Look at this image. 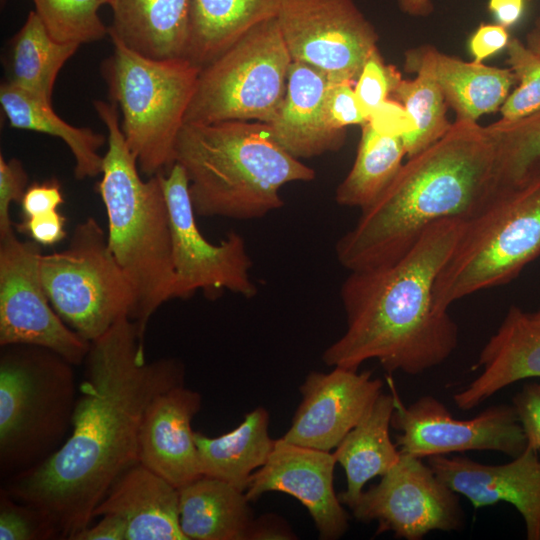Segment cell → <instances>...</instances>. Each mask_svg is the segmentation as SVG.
I'll list each match as a JSON object with an SVG mask.
<instances>
[{"instance_id":"3957f363","label":"cell","mask_w":540,"mask_h":540,"mask_svg":"<svg viewBox=\"0 0 540 540\" xmlns=\"http://www.w3.org/2000/svg\"><path fill=\"white\" fill-rule=\"evenodd\" d=\"M497 183V144L489 126L455 121L435 143L408 158L357 223L339 238L335 253L350 271L390 264L433 224L468 219Z\"/></svg>"},{"instance_id":"f1b7e54d","label":"cell","mask_w":540,"mask_h":540,"mask_svg":"<svg viewBox=\"0 0 540 540\" xmlns=\"http://www.w3.org/2000/svg\"><path fill=\"white\" fill-rule=\"evenodd\" d=\"M0 104L11 127L60 138L74 157L77 179L101 174L103 156L98 150L107 140L103 134L67 123L55 113L52 103L6 81L0 86Z\"/></svg>"},{"instance_id":"9a60e30c","label":"cell","mask_w":540,"mask_h":540,"mask_svg":"<svg viewBox=\"0 0 540 540\" xmlns=\"http://www.w3.org/2000/svg\"><path fill=\"white\" fill-rule=\"evenodd\" d=\"M38 245L15 235L0 240V345L40 346L80 365L91 342L53 309L41 282Z\"/></svg>"},{"instance_id":"8fae6325","label":"cell","mask_w":540,"mask_h":540,"mask_svg":"<svg viewBox=\"0 0 540 540\" xmlns=\"http://www.w3.org/2000/svg\"><path fill=\"white\" fill-rule=\"evenodd\" d=\"M394 399L391 427L399 432L395 443L401 453L419 458L466 451L491 450L512 458L527 440L512 404L488 407L471 419H457L437 398L425 395L406 406L390 375L386 377Z\"/></svg>"},{"instance_id":"60d3db41","label":"cell","mask_w":540,"mask_h":540,"mask_svg":"<svg viewBox=\"0 0 540 540\" xmlns=\"http://www.w3.org/2000/svg\"><path fill=\"white\" fill-rule=\"evenodd\" d=\"M63 202L60 183L56 179H50L28 186L20 205L23 218H29L57 210Z\"/></svg>"},{"instance_id":"9c48e42d","label":"cell","mask_w":540,"mask_h":540,"mask_svg":"<svg viewBox=\"0 0 540 540\" xmlns=\"http://www.w3.org/2000/svg\"><path fill=\"white\" fill-rule=\"evenodd\" d=\"M291 63L277 17L261 22L201 68L184 123L270 124L283 104Z\"/></svg>"},{"instance_id":"f907efd6","label":"cell","mask_w":540,"mask_h":540,"mask_svg":"<svg viewBox=\"0 0 540 540\" xmlns=\"http://www.w3.org/2000/svg\"><path fill=\"white\" fill-rule=\"evenodd\" d=\"M533 320L540 326V309L535 313H530Z\"/></svg>"},{"instance_id":"ffe728a7","label":"cell","mask_w":540,"mask_h":540,"mask_svg":"<svg viewBox=\"0 0 540 540\" xmlns=\"http://www.w3.org/2000/svg\"><path fill=\"white\" fill-rule=\"evenodd\" d=\"M477 365L481 373L453 396L460 410H472L518 381L540 378V326L531 314L511 306Z\"/></svg>"},{"instance_id":"e575fe53","label":"cell","mask_w":540,"mask_h":540,"mask_svg":"<svg viewBox=\"0 0 540 540\" xmlns=\"http://www.w3.org/2000/svg\"><path fill=\"white\" fill-rule=\"evenodd\" d=\"M508 68L516 88L500 107L501 121H514L540 111V54L516 37L506 47Z\"/></svg>"},{"instance_id":"4dcf8cb0","label":"cell","mask_w":540,"mask_h":540,"mask_svg":"<svg viewBox=\"0 0 540 540\" xmlns=\"http://www.w3.org/2000/svg\"><path fill=\"white\" fill-rule=\"evenodd\" d=\"M362 127L360 142L351 170L338 185L335 200L341 206H372L388 188L406 156L401 136L377 131L369 122Z\"/></svg>"},{"instance_id":"836d02e7","label":"cell","mask_w":540,"mask_h":540,"mask_svg":"<svg viewBox=\"0 0 540 540\" xmlns=\"http://www.w3.org/2000/svg\"><path fill=\"white\" fill-rule=\"evenodd\" d=\"M497 144V182L521 175L540 162V111L514 121L488 125Z\"/></svg>"},{"instance_id":"8992f818","label":"cell","mask_w":540,"mask_h":540,"mask_svg":"<svg viewBox=\"0 0 540 540\" xmlns=\"http://www.w3.org/2000/svg\"><path fill=\"white\" fill-rule=\"evenodd\" d=\"M540 255V162L497 182L466 220L434 283V303L451 304L477 291L505 285Z\"/></svg>"},{"instance_id":"44dd1931","label":"cell","mask_w":540,"mask_h":540,"mask_svg":"<svg viewBox=\"0 0 540 540\" xmlns=\"http://www.w3.org/2000/svg\"><path fill=\"white\" fill-rule=\"evenodd\" d=\"M329 82L319 70L292 61L283 104L268 125L275 142L299 160L336 151L345 141V132L334 130L327 120Z\"/></svg>"},{"instance_id":"7dc6e473","label":"cell","mask_w":540,"mask_h":540,"mask_svg":"<svg viewBox=\"0 0 540 540\" xmlns=\"http://www.w3.org/2000/svg\"><path fill=\"white\" fill-rule=\"evenodd\" d=\"M527 0H489L488 10L497 23L505 28H511L522 17Z\"/></svg>"},{"instance_id":"681fc988","label":"cell","mask_w":540,"mask_h":540,"mask_svg":"<svg viewBox=\"0 0 540 540\" xmlns=\"http://www.w3.org/2000/svg\"><path fill=\"white\" fill-rule=\"evenodd\" d=\"M525 44L540 54V16L535 20L532 28L527 33Z\"/></svg>"},{"instance_id":"ee69618b","label":"cell","mask_w":540,"mask_h":540,"mask_svg":"<svg viewBox=\"0 0 540 540\" xmlns=\"http://www.w3.org/2000/svg\"><path fill=\"white\" fill-rule=\"evenodd\" d=\"M368 122L379 132L401 137L413 130L411 120L404 108L395 100L390 99L371 115Z\"/></svg>"},{"instance_id":"c3c4849f","label":"cell","mask_w":540,"mask_h":540,"mask_svg":"<svg viewBox=\"0 0 540 540\" xmlns=\"http://www.w3.org/2000/svg\"><path fill=\"white\" fill-rule=\"evenodd\" d=\"M399 8L413 17H427L434 8L431 0H396Z\"/></svg>"},{"instance_id":"5bb4252c","label":"cell","mask_w":540,"mask_h":540,"mask_svg":"<svg viewBox=\"0 0 540 540\" xmlns=\"http://www.w3.org/2000/svg\"><path fill=\"white\" fill-rule=\"evenodd\" d=\"M459 494L449 488L422 458L401 453L381 480L349 506L357 521L377 522L376 535L421 540L431 531L463 527Z\"/></svg>"},{"instance_id":"4316f807","label":"cell","mask_w":540,"mask_h":540,"mask_svg":"<svg viewBox=\"0 0 540 540\" xmlns=\"http://www.w3.org/2000/svg\"><path fill=\"white\" fill-rule=\"evenodd\" d=\"M285 0H189L184 58L200 68L225 52L250 29L277 17Z\"/></svg>"},{"instance_id":"6da1fadb","label":"cell","mask_w":540,"mask_h":540,"mask_svg":"<svg viewBox=\"0 0 540 540\" xmlns=\"http://www.w3.org/2000/svg\"><path fill=\"white\" fill-rule=\"evenodd\" d=\"M85 362L69 436L3 488L45 512L59 538L68 540L92 523L114 482L138 463L139 429L150 402L184 384L179 360H145L143 341L129 316L91 342Z\"/></svg>"},{"instance_id":"30bf717a","label":"cell","mask_w":540,"mask_h":540,"mask_svg":"<svg viewBox=\"0 0 540 540\" xmlns=\"http://www.w3.org/2000/svg\"><path fill=\"white\" fill-rule=\"evenodd\" d=\"M39 270L53 309L89 342L132 314V287L109 249L107 235L93 217L75 227L67 249L41 253Z\"/></svg>"},{"instance_id":"484cf974","label":"cell","mask_w":540,"mask_h":540,"mask_svg":"<svg viewBox=\"0 0 540 540\" xmlns=\"http://www.w3.org/2000/svg\"><path fill=\"white\" fill-rule=\"evenodd\" d=\"M394 408L392 394L382 392L335 448L333 455L346 475V489L338 494L343 505L349 507L369 480L383 476L399 461L401 451L390 437Z\"/></svg>"},{"instance_id":"ac0fdd59","label":"cell","mask_w":540,"mask_h":540,"mask_svg":"<svg viewBox=\"0 0 540 540\" xmlns=\"http://www.w3.org/2000/svg\"><path fill=\"white\" fill-rule=\"evenodd\" d=\"M427 464L474 509L505 502L521 514L528 540H540V450L526 446L504 464H484L467 457L435 455Z\"/></svg>"},{"instance_id":"1f68e13d","label":"cell","mask_w":540,"mask_h":540,"mask_svg":"<svg viewBox=\"0 0 540 540\" xmlns=\"http://www.w3.org/2000/svg\"><path fill=\"white\" fill-rule=\"evenodd\" d=\"M404 69L416 74L412 80L400 79L391 95L406 111L413 130L402 137L408 158L423 151L451 128L447 103L428 65L411 50L405 52Z\"/></svg>"},{"instance_id":"603a6c76","label":"cell","mask_w":540,"mask_h":540,"mask_svg":"<svg viewBox=\"0 0 540 540\" xmlns=\"http://www.w3.org/2000/svg\"><path fill=\"white\" fill-rule=\"evenodd\" d=\"M431 69L455 121L477 122L486 113L502 106L516 78L509 68L465 62L432 45L410 49Z\"/></svg>"},{"instance_id":"bcb514c9","label":"cell","mask_w":540,"mask_h":540,"mask_svg":"<svg viewBox=\"0 0 540 540\" xmlns=\"http://www.w3.org/2000/svg\"><path fill=\"white\" fill-rule=\"evenodd\" d=\"M296 538L288 523L275 514H265L255 518L249 534V540H292Z\"/></svg>"},{"instance_id":"b9f144b4","label":"cell","mask_w":540,"mask_h":540,"mask_svg":"<svg viewBox=\"0 0 540 540\" xmlns=\"http://www.w3.org/2000/svg\"><path fill=\"white\" fill-rule=\"evenodd\" d=\"M65 217L57 210L23 218L16 224L18 231L31 237L36 243L44 246L54 245L66 236Z\"/></svg>"},{"instance_id":"f35d334b","label":"cell","mask_w":540,"mask_h":540,"mask_svg":"<svg viewBox=\"0 0 540 540\" xmlns=\"http://www.w3.org/2000/svg\"><path fill=\"white\" fill-rule=\"evenodd\" d=\"M352 82H329L325 98V112L329 125L345 132L350 125H364L367 121L357 101Z\"/></svg>"},{"instance_id":"f6af8a7d","label":"cell","mask_w":540,"mask_h":540,"mask_svg":"<svg viewBox=\"0 0 540 540\" xmlns=\"http://www.w3.org/2000/svg\"><path fill=\"white\" fill-rule=\"evenodd\" d=\"M78 532L73 540H126V524L118 516L105 514Z\"/></svg>"},{"instance_id":"e0dca14e","label":"cell","mask_w":540,"mask_h":540,"mask_svg":"<svg viewBox=\"0 0 540 540\" xmlns=\"http://www.w3.org/2000/svg\"><path fill=\"white\" fill-rule=\"evenodd\" d=\"M336 464L330 451L276 439L266 463L251 476L245 495L254 502L268 492L288 494L306 507L320 539H339L348 529V515L334 490Z\"/></svg>"},{"instance_id":"5b68a950","label":"cell","mask_w":540,"mask_h":540,"mask_svg":"<svg viewBox=\"0 0 540 540\" xmlns=\"http://www.w3.org/2000/svg\"><path fill=\"white\" fill-rule=\"evenodd\" d=\"M93 105L108 132L97 184L108 218V246L132 287L135 304L130 319L143 341L151 316L173 299L175 273L163 173L142 180L121 130L118 107L102 100Z\"/></svg>"},{"instance_id":"52a82bcc","label":"cell","mask_w":540,"mask_h":540,"mask_svg":"<svg viewBox=\"0 0 540 540\" xmlns=\"http://www.w3.org/2000/svg\"><path fill=\"white\" fill-rule=\"evenodd\" d=\"M73 366L44 347L1 346V475L28 470L57 450L78 395Z\"/></svg>"},{"instance_id":"cb8c5ba5","label":"cell","mask_w":540,"mask_h":540,"mask_svg":"<svg viewBox=\"0 0 540 540\" xmlns=\"http://www.w3.org/2000/svg\"><path fill=\"white\" fill-rule=\"evenodd\" d=\"M110 6V37L149 58H184L189 0H113Z\"/></svg>"},{"instance_id":"d6a6232c","label":"cell","mask_w":540,"mask_h":540,"mask_svg":"<svg viewBox=\"0 0 540 540\" xmlns=\"http://www.w3.org/2000/svg\"><path fill=\"white\" fill-rule=\"evenodd\" d=\"M112 1L32 0L34 11L54 39L78 45L98 41L108 34L98 12Z\"/></svg>"},{"instance_id":"7402d4cb","label":"cell","mask_w":540,"mask_h":540,"mask_svg":"<svg viewBox=\"0 0 540 540\" xmlns=\"http://www.w3.org/2000/svg\"><path fill=\"white\" fill-rule=\"evenodd\" d=\"M126 524V540H186L179 522V489L140 463L126 470L94 511Z\"/></svg>"},{"instance_id":"d6986e66","label":"cell","mask_w":540,"mask_h":540,"mask_svg":"<svg viewBox=\"0 0 540 540\" xmlns=\"http://www.w3.org/2000/svg\"><path fill=\"white\" fill-rule=\"evenodd\" d=\"M201 395L177 385L156 395L145 410L138 435V463L176 488L201 477L191 422Z\"/></svg>"},{"instance_id":"7a4b0ae2","label":"cell","mask_w":540,"mask_h":540,"mask_svg":"<svg viewBox=\"0 0 540 540\" xmlns=\"http://www.w3.org/2000/svg\"><path fill=\"white\" fill-rule=\"evenodd\" d=\"M463 224L441 220L394 262L349 272L340 290L346 330L323 352L326 365L359 369L373 359L388 374L415 376L451 356L458 327L448 311L436 308L433 289Z\"/></svg>"},{"instance_id":"ba28073f","label":"cell","mask_w":540,"mask_h":540,"mask_svg":"<svg viewBox=\"0 0 540 540\" xmlns=\"http://www.w3.org/2000/svg\"><path fill=\"white\" fill-rule=\"evenodd\" d=\"M102 64L110 98L122 114L126 144L141 173L169 171L201 68L186 58L153 59L111 37Z\"/></svg>"},{"instance_id":"7bdbcfd3","label":"cell","mask_w":540,"mask_h":540,"mask_svg":"<svg viewBox=\"0 0 540 540\" xmlns=\"http://www.w3.org/2000/svg\"><path fill=\"white\" fill-rule=\"evenodd\" d=\"M510 38L507 28L498 23L479 25L469 40L473 61L482 63L484 59L506 48Z\"/></svg>"},{"instance_id":"2e32d148","label":"cell","mask_w":540,"mask_h":540,"mask_svg":"<svg viewBox=\"0 0 540 540\" xmlns=\"http://www.w3.org/2000/svg\"><path fill=\"white\" fill-rule=\"evenodd\" d=\"M312 371L302 385V400L281 437L299 446L331 451L357 425L382 393L383 382L371 371L333 367Z\"/></svg>"},{"instance_id":"74e56055","label":"cell","mask_w":540,"mask_h":540,"mask_svg":"<svg viewBox=\"0 0 540 540\" xmlns=\"http://www.w3.org/2000/svg\"><path fill=\"white\" fill-rule=\"evenodd\" d=\"M28 175L21 162L15 158L9 161L0 156V240L14 234L10 219L11 203H20L27 189Z\"/></svg>"},{"instance_id":"816d5d0a","label":"cell","mask_w":540,"mask_h":540,"mask_svg":"<svg viewBox=\"0 0 540 540\" xmlns=\"http://www.w3.org/2000/svg\"><path fill=\"white\" fill-rule=\"evenodd\" d=\"M527 1H531V0H527Z\"/></svg>"},{"instance_id":"d590c367","label":"cell","mask_w":540,"mask_h":540,"mask_svg":"<svg viewBox=\"0 0 540 540\" xmlns=\"http://www.w3.org/2000/svg\"><path fill=\"white\" fill-rule=\"evenodd\" d=\"M60 539L50 517L41 509L0 492V540Z\"/></svg>"},{"instance_id":"7c38bea8","label":"cell","mask_w":540,"mask_h":540,"mask_svg":"<svg viewBox=\"0 0 540 540\" xmlns=\"http://www.w3.org/2000/svg\"><path fill=\"white\" fill-rule=\"evenodd\" d=\"M278 24L292 61L330 82H352L377 49L378 33L353 0H285Z\"/></svg>"},{"instance_id":"ab89813d","label":"cell","mask_w":540,"mask_h":540,"mask_svg":"<svg viewBox=\"0 0 540 540\" xmlns=\"http://www.w3.org/2000/svg\"><path fill=\"white\" fill-rule=\"evenodd\" d=\"M519 421L524 430L527 446L540 450V383H529L513 399Z\"/></svg>"},{"instance_id":"8d00e7d4","label":"cell","mask_w":540,"mask_h":540,"mask_svg":"<svg viewBox=\"0 0 540 540\" xmlns=\"http://www.w3.org/2000/svg\"><path fill=\"white\" fill-rule=\"evenodd\" d=\"M401 78L395 67L385 64L378 48L372 52L354 87L358 104L367 121L389 99Z\"/></svg>"},{"instance_id":"f546056e","label":"cell","mask_w":540,"mask_h":540,"mask_svg":"<svg viewBox=\"0 0 540 540\" xmlns=\"http://www.w3.org/2000/svg\"><path fill=\"white\" fill-rule=\"evenodd\" d=\"M79 46L54 39L32 10L8 42L6 82L52 103L58 73Z\"/></svg>"},{"instance_id":"d4e9b609","label":"cell","mask_w":540,"mask_h":540,"mask_svg":"<svg viewBox=\"0 0 540 540\" xmlns=\"http://www.w3.org/2000/svg\"><path fill=\"white\" fill-rule=\"evenodd\" d=\"M245 491L208 476L179 489V522L186 540H249L254 522Z\"/></svg>"},{"instance_id":"83f0119b","label":"cell","mask_w":540,"mask_h":540,"mask_svg":"<svg viewBox=\"0 0 540 540\" xmlns=\"http://www.w3.org/2000/svg\"><path fill=\"white\" fill-rule=\"evenodd\" d=\"M270 416L257 407L233 430L217 437L194 433L202 476L225 481L245 491L253 473L271 454L275 440L269 435Z\"/></svg>"},{"instance_id":"4fadbf2b","label":"cell","mask_w":540,"mask_h":540,"mask_svg":"<svg viewBox=\"0 0 540 540\" xmlns=\"http://www.w3.org/2000/svg\"><path fill=\"white\" fill-rule=\"evenodd\" d=\"M162 184L171 227L172 298H188L197 290L222 289L254 297L257 288L250 275L252 260L245 239L231 231L219 244L207 241L197 226L188 179L180 164L174 163L162 175Z\"/></svg>"},{"instance_id":"277c9868","label":"cell","mask_w":540,"mask_h":540,"mask_svg":"<svg viewBox=\"0 0 540 540\" xmlns=\"http://www.w3.org/2000/svg\"><path fill=\"white\" fill-rule=\"evenodd\" d=\"M197 216L256 219L281 208L280 189L315 171L278 145L266 123H184L175 146Z\"/></svg>"}]
</instances>
